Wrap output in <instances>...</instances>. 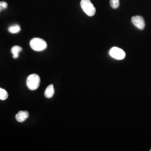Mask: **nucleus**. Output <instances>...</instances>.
Here are the masks:
<instances>
[{"label":"nucleus","instance_id":"1a4fd4ad","mask_svg":"<svg viewBox=\"0 0 151 151\" xmlns=\"http://www.w3.org/2000/svg\"><path fill=\"white\" fill-rule=\"evenodd\" d=\"M21 29L19 25H12L9 28V32H11L12 34H15L17 33L20 31Z\"/></svg>","mask_w":151,"mask_h":151},{"label":"nucleus","instance_id":"39448f33","mask_svg":"<svg viewBox=\"0 0 151 151\" xmlns=\"http://www.w3.org/2000/svg\"><path fill=\"white\" fill-rule=\"evenodd\" d=\"M132 22L134 26L140 30H143L145 27V22L142 16H133L132 17Z\"/></svg>","mask_w":151,"mask_h":151},{"label":"nucleus","instance_id":"20e7f679","mask_svg":"<svg viewBox=\"0 0 151 151\" xmlns=\"http://www.w3.org/2000/svg\"><path fill=\"white\" fill-rule=\"evenodd\" d=\"M109 54L112 58L117 60H123L126 55L124 50L118 47H113L111 49Z\"/></svg>","mask_w":151,"mask_h":151},{"label":"nucleus","instance_id":"9d476101","mask_svg":"<svg viewBox=\"0 0 151 151\" xmlns=\"http://www.w3.org/2000/svg\"><path fill=\"white\" fill-rule=\"evenodd\" d=\"M9 94L5 90L0 87V99L1 100H5L7 99Z\"/></svg>","mask_w":151,"mask_h":151},{"label":"nucleus","instance_id":"0eeeda50","mask_svg":"<svg viewBox=\"0 0 151 151\" xmlns=\"http://www.w3.org/2000/svg\"><path fill=\"white\" fill-rule=\"evenodd\" d=\"M54 93V86H53V85H50L46 88V90L45 91V93H44V95L47 98L50 99L53 96Z\"/></svg>","mask_w":151,"mask_h":151},{"label":"nucleus","instance_id":"7ed1b4c3","mask_svg":"<svg viewBox=\"0 0 151 151\" xmlns=\"http://www.w3.org/2000/svg\"><path fill=\"white\" fill-rule=\"evenodd\" d=\"M81 6L88 16H93L96 13V9L90 0H81Z\"/></svg>","mask_w":151,"mask_h":151},{"label":"nucleus","instance_id":"f8f14e48","mask_svg":"<svg viewBox=\"0 0 151 151\" xmlns=\"http://www.w3.org/2000/svg\"><path fill=\"white\" fill-rule=\"evenodd\" d=\"M7 7V4L6 2H0V11L3 9H6Z\"/></svg>","mask_w":151,"mask_h":151},{"label":"nucleus","instance_id":"423d86ee","mask_svg":"<svg viewBox=\"0 0 151 151\" xmlns=\"http://www.w3.org/2000/svg\"><path fill=\"white\" fill-rule=\"evenodd\" d=\"M29 116V113L27 111H20L16 114V120L20 123H22L27 120Z\"/></svg>","mask_w":151,"mask_h":151},{"label":"nucleus","instance_id":"ddd939ff","mask_svg":"<svg viewBox=\"0 0 151 151\" xmlns=\"http://www.w3.org/2000/svg\"></svg>","mask_w":151,"mask_h":151},{"label":"nucleus","instance_id":"6e6552de","mask_svg":"<svg viewBox=\"0 0 151 151\" xmlns=\"http://www.w3.org/2000/svg\"><path fill=\"white\" fill-rule=\"evenodd\" d=\"M22 47L17 46V45H15L11 48V53L13 54V57L14 59H16V58H19V53L20 52H22Z\"/></svg>","mask_w":151,"mask_h":151},{"label":"nucleus","instance_id":"f257e3e1","mask_svg":"<svg viewBox=\"0 0 151 151\" xmlns=\"http://www.w3.org/2000/svg\"><path fill=\"white\" fill-rule=\"evenodd\" d=\"M30 47L35 51H42L47 48V44L41 38H33L30 42Z\"/></svg>","mask_w":151,"mask_h":151},{"label":"nucleus","instance_id":"9b49d317","mask_svg":"<svg viewBox=\"0 0 151 151\" xmlns=\"http://www.w3.org/2000/svg\"><path fill=\"white\" fill-rule=\"evenodd\" d=\"M110 4L113 9H116L119 7L120 2H119V0H110Z\"/></svg>","mask_w":151,"mask_h":151},{"label":"nucleus","instance_id":"f03ea898","mask_svg":"<svg viewBox=\"0 0 151 151\" xmlns=\"http://www.w3.org/2000/svg\"><path fill=\"white\" fill-rule=\"evenodd\" d=\"M40 83V78L37 74H32L27 77V85L29 90H35Z\"/></svg>","mask_w":151,"mask_h":151}]
</instances>
